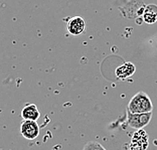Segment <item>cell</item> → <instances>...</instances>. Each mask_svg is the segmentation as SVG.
Segmentation results:
<instances>
[{
    "mask_svg": "<svg viewBox=\"0 0 157 150\" xmlns=\"http://www.w3.org/2000/svg\"><path fill=\"white\" fill-rule=\"evenodd\" d=\"M127 110L133 114L152 112L153 105L151 99L145 92H139L130 100Z\"/></svg>",
    "mask_w": 157,
    "mask_h": 150,
    "instance_id": "obj_1",
    "label": "cell"
},
{
    "mask_svg": "<svg viewBox=\"0 0 157 150\" xmlns=\"http://www.w3.org/2000/svg\"><path fill=\"white\" fill-rule=\"evenodd\" d=\"M152 118V112L133 114L127 110V123L134 129H143L145 126L150 123Z\"/></svg>",
    "mask_w": 157,
    "mask_h": 150,
    "instance_id": "obj_2",
    "label": "cell"
},
{
    "mask_svg": "<svg viewBox=\"0 0 157 150\" xmlns=\"http://www.w3.org/2000/svg\"><path fill=\"white\" fill-rule=\"evenodd\" d=\"M20 134L27 140H33L38 137L39 126L36 121L23 120L20 124Z\"/></svg>",
    "mask_w": 157,
    "mask_h": 150,
    "instance_id": "obj_3",
    "label": "cell"
},
{
    "mask_svg": "<svg viewBox=\"0 0 157 150\" xmlns=\"http://www.w3.org/2000/svg\"><path fill=\"white\" fill-rule=\"evenodd\" d=\"M148 135L143 129H139L133 134L132 137L130 150H146L148 147Z\"/></svg>",
    "mask_w": 157,
    "mask_h": 150,
    "instance_id": "obj_4",
    "label": "cell"
},
{
    "mask_svg": "<svg viewBox=\"0 0 157 150\" xmlns=\"http://www.w3.org/2000/svg\"><path fill=\"white\" fill-rule=\"evenodd\" d=\"M67 30L73 35H78L84 33L85 30V21L80 16L73 17L67 22Z\"/></svg>",
    "mask_w": 157,
    "mask_h": 150,
    "instance_id": "obj_5",
    "label": "cell"
},
{
    "mask_svg": "<svg viewBox=\"0 0 157 150\" xmlns=\"http://www.w3.org/2000/svg\"><path fill=\"white\" fill-rule=\"evenodd\" d=\"M21 117L24 120H33L36 121L40 117V112H39L36 105L34 104H26L21 110Z\"/></svg>",
    "mask_w": 157,
    "mask_h": 150,
    "instance_id": "obj_6",
    "label": "cell"
},
{
    "mask_svg": "<svg viewBox=\"0 0 157 150\" xmlns=\"http://www.w3.org/2000/svg\"><path fill=\"white\" fill-rule=\"evenodd\" d=\"M135 70L136 67L132 63H124L123 66H121L119 67H117L115 71L116 77L119 79H126L131 77L132 75L135 73Z\"/></svg>",
    "mask_w": 157,
    "mask_h": 150,
    "instance_id": "obj_7",
    "label": "cell"
},
{
    "mask_svg": "<svg viewBox=\"0 0 157 150\" xmlns=\"http://www.w3.org/2000/svg\"><path fill=\"white\" fill-rule=\"evenodd\" d=\"M143 18L145 22L149 24H152L156 22L157 20V6L156 5H148L146 7Z\"/></svg>",
    "mask_w": 157,
    "mask_h": 150,
    "instance_id": "obj_8",
    "label": "cell"
},
{
    "mask_svg": "<svg viewBox=\"0 0 157 150\" xmlns=\"http://www.w3.org/2000/svg\"><path fill=\"white\" fill-rule=\"evenodd\" d=\"M83 150H106L103 146L96 141H90L84 146Z\"/></svg>",
    "mask_w": 157,
    "mask_h": 150,
    "instance_id": "obj_9",
    "label": "cell"
}]
</instances>
